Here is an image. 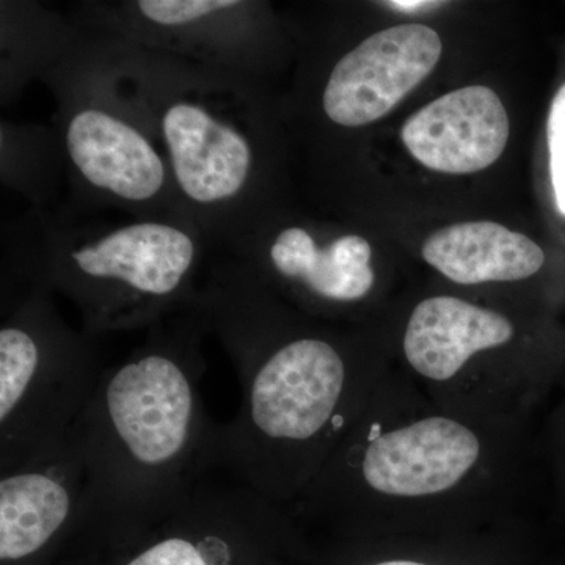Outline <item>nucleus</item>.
<instances>
[{"label": "nucleus", "mask_w": 565, "mask_h": 565, "mask_svg": "<svg viewBox=\"0 0 565 565\" xmlns=\"http://www.w3.org/2000/svg\"><path fill=\"white\" fill-rule=\"evenodd\" d=\"M445 2H426V0H393V2H385V7L403 13H422V11L437 9L444 6Z\"/></svg>", "instance_id": "aec40b11"}, {"label": "nucleus", "mask_w": 565, "mask_h": 565, "mask_svg": "<svg viewBox=\"0 0 565 565\" xmlns=\"http://www.w3.org/2000/svg\"><path fill=\"white\" fill-rule=\"evenodd\" d=\"M542 470L557 504V512L565 514V399L546 419L537 434Z\"/></svg>", "instance_id": "a211bd4d"}, {"label": "nucleus", "mask_w": 565, "mask_h": 565, "mask_svg": "<svg viewBox=\"0 0 565 565\" xmlns=\"http://www.w3.org/2000/svg\"><path fill=\"white\" fill-rule=\"evenodd\" d=\"M71 14L134 46L258 82L273 57L269 7L253 0L82 2Z\"/></svg>", "instance_id": "1a4fd4ad"}, {"label": "nucleus", "mask_w": 565, "mask_h": 565, "mask_svg": "<svg viewBox=\"0 0 565 565\" xmlns=\"http://www.w3.org/2000/svg\"><path fill=\"white\" fill-rule=\"evenodd\" d=\"M81 29L73 50L41 79L54 98L52 126L65 159L70 200L62 214L114 210L132 218H185L150 115L106 41Z\"/></svg>", "instance_id": "423d86ee"}, {"label": "nucleus", "mask_w": 565, "mask_h": 565, "mask_svg": "<svg viewBox=\"0 0 565 565\" xmlns=\"http://www.w3.org/2000/svg\"><path fill=\"white\" fill-rule=\"evenodd\" d=\"M444 44L434 29L401 24L375 32L338 58L323 82V117L356 129L381 120L437 66Z\"/></svg>", "instance_id": "f8f14e48"}, {"label": "nucleus", "mask_w": 565, "mask_h": 565, "mask_svg": "<svg viewBox=\"0 0 565 565\" xmlns=\"http://www.w3.org/2000/svg\"><path fill=\"white\" fill-rule=\"evenodd\" d=\"M232 256L280 299H291L308 313H340L373 296V248L355 233L319 241L313 230L273 218L239 241Z\"/></svg>", "instance_id": "9d476101"}, {"label": "nucleus", "mask_w": 565, "mask_h": 565, "mask_svg": "<svg viewBox=\"0 0 565 565\" xmlns=\"http://www.w3.org/2000/svg\"><path fill=\"white\" fill-rule=\"evenodd\" d=\"M511 125L500 96L484 85L446 93L415 111L401 129L404 147L434 172L489 169L508 145Z\"/></svg>", "instance_id": "4468645a"}, {"label": "nucleus", "mask_w": 565, "mask_h": 565, "mask_svg": "<svg viewBox=\"0 0 565 565\" xmlns=\"http://www.w3.org/2000/svg\"><path fill=\"white\" fill-rule=\"evenodd\" d=\"M192 303L239 377V411L218 424V467L289 512L390 366L351 338L316 329L223 253L212 256Z\"/></svg>", "instance_id": "f03ea898"}, {"label": "nucleus", "mask_w": 565, "mask_h": 565, "mask_svg": "<svg viewBox=\"0 0 565 565\" xmlns=\"http://www.w3.org/2000/svg\"><path fill=\"white\" fill-rule=\"evenodd\" d=\"M288 512L247 486L204 482L121 565H250L294 533Z\"/></svg>", "instance_id": "9b49d317"}, {"label": "nucleus", "mask_w": 565, "mask_h": 565, "mask_svg": "<svg viewBox=\"0 0 565 565\" xmlns=\"http://www.w3.org/2000/svg\"><path fill=\"white\" fill-rule=\"evenodd\" d=\"M0 181L32 207L54 211L66 182L65 159L54 126L0 122Z\"/></svg>", "instance_id": "f3484780"}, {"label": "nucleus", "mask_w": 565, "mask_h": 565, "mask_svg": "<svg viewBox=\"0 0 565 565\" xmlns=\"http://www.w3.org/2000/svg\"><path fill=\"white\" fill-rule=\"evenodd\" d=\"M548 173L557 214L565 218V82L557 88L546 117Z\"/></svg>", "instance_id": "6ab92c4d"}, {"label": "nucleus", "mask_w": 565, "mask_h": 565, "mask_svg": "<svg viewBox=\"0 0 565 565\" xmlns=\"http://www.w3.org/2000/svg\"><path fill=\"white\" fill-rule=\"evenodd\" d=\"M537 434L534 416L437 404L390 367L288 514L345 535L514 527L544 478Z\"/></svg>", "instance_id": "f257e3e1"}, {"label": "nucleus", "mask_w": 565, "mask_h": 565, "mask_svg": "<svg viewBox=\"0 0 565 565\" xmlns=\"http://www.w3.org/2000/svg\"><path fill=\"white\" fill-rule=\"evenodd\" d=\"M82 33L71 14L29 0L0 2V104L17 102L73 50Z\"/></svg>", "instance_id": "dca6fc26"}, {"label": "nucleus", "mask_w": 565, "mask_h": 565, "mask_svg": "<svg viewBox=\"0 0 565 565\" xmlns=\"http://www.w3.org/2000/svg\"><path fill=\"white\" fill-rule=\"evenodd\" d=\"M422 255L424 262L460 286L530 280L546 263L544 248L525 234L487 221L438 230L423 244Z\"/></svg>", "instance_id": "2eb2a0df"}, {"label": "nucleus", "mask_w": 565, "mask_h": 565, "mask_svg": "<svg viewBox=\"0 0 565 565\" xmlns=\"http://www.w3.org/2000/svg\"><path fill=\"white\" fill-rule=\"evenodd\" d=\"M104 367L68 437L85 468L76 535L132 546L188 503L217 463V430L204 407V337L195 305L147 330Z\"/></svg>", "instance_id": "7ed1b4c3"}, {"label": "nucleus", "mask_w": 565, "mask_h": 565, "mask_svg": "<svg viewBox=\"0 0 565 565\" xmlns=\"http://www.w3.org/2000/svg\"><path fill=\"white\" fill-rule=\"evenodd\" d=\"M367 565H433L426 563V561L411 559V557H393V559H382L377 563H371Z\"/></svg>", "instance_id": "412c9836"}, {"label": "nucleus", "mask_w": 565, "mask_h": 565, "mask_svg": "<svg viewBox=\"0 0 565 565\" xmlns=\"http://www.w3.org/2000/svg\"><path fill=\"white\" fill-rule=\"evenodd\" d=\"M207 252L185 218L82 222L47 210L32 291L62 294L93 337L148 330L191 307Z\"/></svg>", "instance_id": "39448f33"}, {"label": "nucleus", "mask_w": 565, "mask_h": 565, "mask_svg": "<svg viewBox=\"0 0 565 565\" xmlns=\"http://www.w3.org/2000/svg\"><path fill=\"white\" fill-rule=\"evenodd\" d=\"M39 289L0 310V473L68 437L104 367L96 337Z\"/></svg>", "instance_id": "0eeeda50"}, {"label": "nucleus", "mask_w": 565, "mask_h": 565, "mask_svg": "<svg viewBox=\"0 0 565 565\" xmlns=\"http://www.w3.org/2000/svg\"><path fill=\"white\" fill-rule=\"evenodd\" d=\"M95 33L150 115L182 215L211 252L232 250L275 214L273 114L262 84Z\"/></svg>", "instance_id": "20e7f679"}, {"label": "nucleus", "mask_w": 565, "mask_h": 565, "mask_svg": "<svg viewBox=\"0 0 565 565\" xmlns=\"http://www.w3.org/2000/svg\"><path fill=\"white\" fill-rule=\"evenodd\" d=\"M515 322L462 297L430 296L415 305L401 340L399 371L437 404L489 414L534 416L555 382L501 356Z\"/></svg>", "instance_id": "6e6552de"}, {"label": "nucleus", "mask_w": 565, "mask_h": 565, "mask_svg": "<svg viewBox=\"0 0 565 565\" xmlns=\"http://www.w3.org/2000/svg\"><path fill=\"white\" fill-rule=\"evenodd\" d=\"M85 468L66 437L0 473V561L35 565L76 535Z\"/></svg>", "instance_id": "ddd939ff"}]
</instances>
